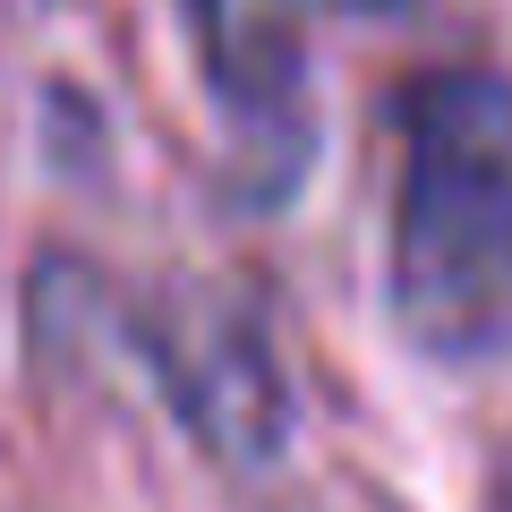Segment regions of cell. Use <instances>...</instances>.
<instances>
[{"label": "cell", "mask_w": 512, "mask_h": 512, "mask_svg": "<svg viewBox=\"0 0 512 512\" xmlns=\"http://www.w3.org/2000/svg\"><path fill=\"white\" fill-rule=\"evenodd\" d=\"M146 367L163 384L171 419L222 461V470H265L291 444V384H282L265 308L231 282H180L146 316Z\"/></svg>", "instance_id": "2"}, {"label": "cell", "mask_w": 512, "mask_h": 512, "mask_svg": "<svg viewBox=\"0 0 512 512\" xmlns=\"http://www.w3.org/2000/svg\"><path fill=\"white\" fill-rule=\"evenodd\" d=\"M222 120L248 146H299L308 128V0H180Z\"/></svg>", "instance_id": "3"}, {"label": "cell", "mask_w": 512, "mask_h": 512, "mask_svg": "<svg viewBox=\"0 0 512 512\" xmlns=\"http://www.w3.org/2000/svg\"><path fill=\"white\" fill-rule=\"evenodd\" d=\"M393 128V325L444 367H495L512 359V77L427 69Z\"/></svg>", "instance_id": "1"}, {"label": "cell", "mask_w": 512, "mask_h": 512, "mask_svg": "<svg viewBox=\"0 0 512 512\" xmlns=\"http://www.w3.org/2000/svg\"><path fill=\"white\" fill-rule=\"evenodd\" d=\"M478 512H512V444L495 453V470H487V504Z\"/></svg>", "instance_id": "4"}]
</instances>
